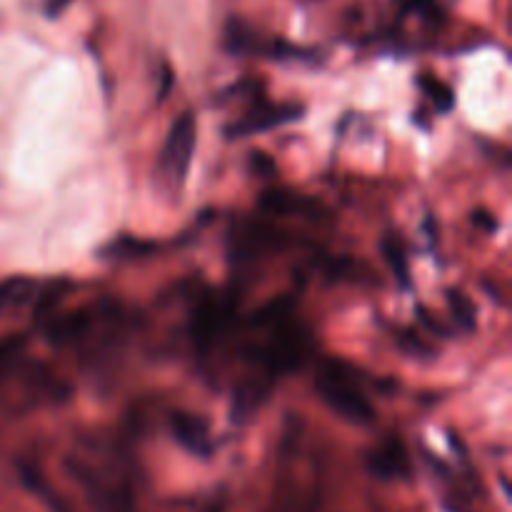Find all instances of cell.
<instances>
[{
  "label": "cell",
  "instance_id": "1",
  "mask_svg": "<svg viewBox=\"0 0 512 512\" xmlns=\"http://www.w3.org/2000/svg\"><path fill=\"white\" fill-rule=\"evenodd\" d=\"M350 375H353V370L348 365L328 363L318 373L315 390L323 398V403L338 415H343L345 420L355 425H370L375 420V408Z\"/></svg>",
  "mask_w": 512,
  "mask_h": 512
},
{
  "label": "cell",
  "instance_id": "2",
  "mask_svg": "<svg viewBox=\"0 0 512 512\" xmlns=\"http://www.w3.org/2000/svg\"><path fill=\"white\" fill-rule=\"evenodd\" d=\"M195 138H198V123H195V115L185 110L170 128L163 150V170L170 180H175V185H183L188 175L195 153Z\"/></svg>",
  "mask_w": 512,
  "mask_h": 512
},
{
  "label": "cell",
  "instance_id": "3",
  "mask_svg": "<svg viewBox=\"0 0 512 512\" xmlns=\"http://www.w3.org/2000/svg\"><path fill=\"white\" fill-rule=\"evenodd\" d=\"M300 115H303V105H260V108L250 110L245 118H240L238 123L230 125L228 135L230 138H248V135L293 123Z\"/></svg>",
  "mask_w": 512,
  "mask_h": 512
},
{
  "label": "cell",
  "instance_id": "4",
  "mask_svg": "<svg viewBox=\"0 0 512 512\" xmlns=\"http://www.w3.org/2000/svg\"><path fill=\"white\" fill-rule=\"evenodd\" d=\"M170 428H173L175 440H178L185 450L198 455V458H208V455L213 453L210 430L208 425H205V420H200L198 415L173 413V418H170Z\"/></svg>",
  "mask_w": 512,
  "mask_h": 512
},
{
  "label": "cell",
  "instance_id": "5",
  "mask_svg": "<svg viewBox=\"0 0 512 512\" xmlns=\"http://www.w3.org/2000/svg\"><path fill=\"white\" fill-rule=\"evenodd\" d=\"M368 468L370 473L378 475L383 480H403L410 478V460L408 450L403 448L398 438L388 440L383 448L373 450L368 455Z\"/></svg>",
  "mask_w": 512,
  "mask_h": 512
},
{
  "label": "cell",
  "instance_id": "6",
  "mask_svg": "<svg viewBox=\"0 0 512 512\" xmlns=\"http://www.w3.org/2000/svg\"><path fill=\"white\" fill-rule=\"evenodd\" d=\"M40 285L33 278H5L0 280V318L15 315L23 308L38 303Z\"/></svg>",
  "mask_w": 512,
  "mask_h": 512
},
{
  "label": "cell",
  "instance_id": "7",
  "mask_svg": "<svg viewBox=\"0 0 512 512\" xmlns=\"http://www.w3.org/2000/svg\"><path fill=\"white\" fill-rule=\"evenodd\" d=\"M385 250V258H388V265L393 268V275L398 278V283L403 285V288H408L410 285V273H408V260H405V250L403 245H400L398 238H388L383 245Z\"/></svg>",
  "mask_w": 512,
  "mask_h": 512
},
{
  "label": "cell",
  "instance_id": "8",
  "mask_svg": "<svg viewBox=\"0 0 512 512\" xmlns=\"http://www.w3.org/2000/svg\"><path fill=\"white\" fill-rule=\"evenodd\" d=\"M420 85H423L428 98L435 103V108L443 110V113H448V110L455 105L453 90H450L445 83H440L438 78H433V75H423V78H420Z\"/></svg>",
  "mask_w": 512,
  "mask_h": 512
},
{
  "label": "cell",
  "instance_id": "9",
  "mask_svg": "<svg viewBox=\"0 0 512 512\" xmlns=\"http://www.w3.org/2000/svg\"><path fill=\"white\" fill-rule=\"evenodd\" d=\"M450 310H453V318L463 325L465 330H475V305L465 298L458 290H450Z\"/></svg>",
  "mask_w": 512,
  "mask_h": 512
},
{
  "label": "cell",
  "instance_id": "10",
  "mask_svg": "<svg viewBox=\"0 0 512 512\" xmlns=\"http://www.w3.org/2000/svg\"><path fill=\"white\" fill-rule=\"evenodd\" d=\"M20 348H23V340H20V338H13V340H5V343H0V378H3V373L8 370L10 360H13L15 355L20 353Z\"/></svg>",
  "mask_w": 512,
  "mask_h": 512
},
{
  "label": "cell",
  "instance_id": "11",
  "mask_svg": "<svg viewBox=\"0 0 512 512\" xmlns=\"http://www.w3.org/2000/svg\"><path fill=\"white\" fill-rule=\"evenodd\" d=\"M473 223L480 225V228H485V230H488V233L498 230V220H495V215L485 213V210H478V213L473 215Z\"/></svg>",
  "mask_w": 512,
  "mask_h": 512
}]
</instances>
